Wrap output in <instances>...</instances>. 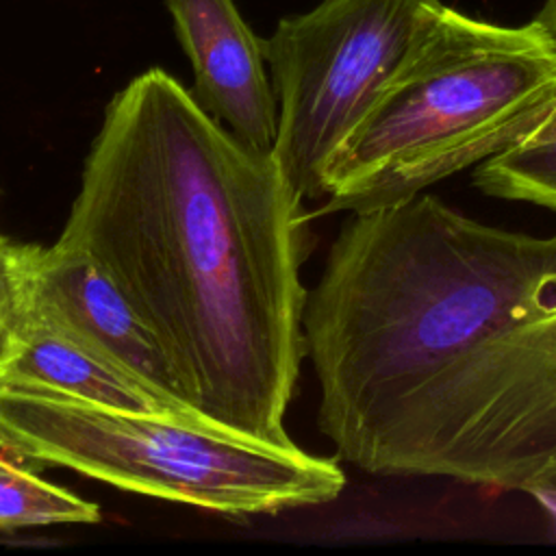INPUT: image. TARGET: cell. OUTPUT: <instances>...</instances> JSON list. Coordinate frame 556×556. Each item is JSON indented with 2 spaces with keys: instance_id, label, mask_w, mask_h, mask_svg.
Returning a JSON list of instances; mask_svg holds the SVG:
<instances>
[{
  "instance_id": "1",
  "label": "cell",
  "mask_w": 556,
  "mask_h": 556,
  "mask_svg": "<svg viewBox=\"0 0 556 556\" xmlns=\"http://www.w3.org/2000/svg\"><path fill=\"white\" fill-rule=\"evenodd\" d=\"M302 326L339 458L556 508V232L484 224L432 193L354 211Z\"/></svg>"
},
{
  "instance_id": "2",
  "label": "cell",
  "mask_w": 556,
  "mask_h": 556,
  "mask_svg": "<svg viewBox=\"0 0 556 556\" xmlns=\"http://www.w3.org/2000/svg\"><path fill=\"white\" fill-rule=\"evenodd\" d=\"M59 239L113 280L200 417L295 445L285 415L306 356L308 215L271 152L150 67L106 104Z\"/></svg>"
},
{
  "instance_id": "3",
  "label": "cell",
  "mask_w": 556,
  "mask_h": 556,
  "mask_svg": "<svg viewBox=\"0 0 556 556\" xmlns=\"http://www.w3.org/2000/svg\"><path fill=\"white\" fill-rule=\"evenodd\" d=\"M556 102V43L437 0L328 172L321 213L371 211L532 137Z\"/></svg>"
},
{
  "instance_id": "4",
  "label": "cell",
  "mask_w": 556,
  "mask_h": 556,
  "mask_svg": "<svg viewBox=\"0 0 556 556\" xmlns=\"http://www.w3.org/2000/svg\"><path fill=\"white\" fill-rule=\"evenodd\" d=\"M0 450L232 517L326 504L345 486L337 460L298 445H271L198 417L15 387H0Z\"/></svg>"
},
{
  "instance_id": "5",
  "label": "cell",
  "mask_w": 556,
  "mask_h": 556,
  "mask_svg": "<svg viewBox=\"0 0 556 556\" xmlns=\"http://www.w3.org/2000/svg\"><path fill=\"white\" fill-rule=\"evenodd\" d=\"M437 0H321L261 39L278 102L274 159L293 193L328 195V172Z\"/></svg>"
},
{
  "instance_id": "6",
  "label": "cell",
  "mask_w": 556,
  "mask_h": 556,
  "mask_svg": "<svg viewBox=\"0 0 556 556\" xmlns=\"http://www.w3.org/2000/svg\"><path fill=\"white\" fill-rule=\"evenodd\" d=\"M17 295L76 343L161 395L185 402L139 315L80 245L63 239L50 248L20 243Z\"/></svg>"
},
{
  "instance_id": "7",
  "label": "cell",
  "mask_w": 556,
  "mask_h": 556,
  "mask_svg": "<svg viewBox=\"0 0 556 556\" xmlns=\"http://www.w3.org/2000/svg\"><path fill=\"white\" fill-rule=\"evenodd\" d=\"M193 67L195 102L239 141L271 152L278 102L265 70L261 37L235 0H163Z\"/></svg>"
},
{
  "instance_id": "8",
  "label": "cell",
  "mask_w": 556,
  "mask_h": 556,
  "mask_svg": "<svg viewBox=\"0 0 556 556\" xmlns=\"http://www.w3.org/2000/svg\"><path fill=\"white\" fill-rule=\"evenodd\" d=\"M0 387L48 391L122 410L204 419L189 404L161 395L76 343L22 295L0 341Z\"/></svg>"
},
{
  "instance_id": "9",
  "label": "cell",
  "mask_w": 556,
  "mask_h": 556,
  "mask_svg": "<svg viewBox=\"0 0 556 556\" xmlns=\"http://www.w3.org/2000/svg\"><path fill=\"white\" fill-rule=\"evenodd\" d=\"M100 508L0 456V530L96 523Z\"/></svg>"
},
{
  "instance_id": "10",
  "label": "cell",
  "mask_w": 556,
  "mask_h": 556,
  "mask_svg": "<svg viewBox=\"0 0 556 556\" xmlns=\"http://www.w3.org/2000/svg\"><path fill=\"white\" fill-rule=\"evenodd\" d=\"M473 185L491 198L539 204L556 213V139L523 141L476 165Z\"/></svg>"
},
{
  "instance_id": "11",
  "label": "cell",
  "mask_w": 556,
  "mask_h": 556,
  "mask_svg": "<svg viewBox=\"0 0 556 556\" xmlns=\"http://www.w3.org/2000/svg\"><path fill=\"white\" fill-rule=\"evenodd\" d=\"M17 241L0 235V341L15 315L17 304Z\"/></svg>"
},
{
  "instance_id": "12",
  "label": "cell",
  "mask_w": 556,
  "mask_h": 556,
  "mask_svg": "<svg viewBox=\"0 0 556 556\" xmlns=\"http://www.w3.org/2000/svg\"><path fill=\"white\" fill-rule=\"evenodd\" d=\"M554 139H556V102L552 104L545 119L536 126L532 137L526 139V141H554Z\"/></svg>"
},
{
  "instance_id": "13",
  "label": "cell",
  "mask_w": 556,
  "mask_h": 556,
  "mask_svg": "<svg viewBox=\"0 0 556 556\" xmlns=\"http://www.w3.org/2000/svg\"><path fill=\"white\" fill-rule=\"evenodd\" d=\"M534 20L549 33L556 43V0H543Z\"/></svg>"
},
{
  "instance_id": "14",
  "label": "cell",
  "mask_w": 556,
  "mask_h": 556,
  "mask_svg": "<svg viewBox=\"0 0 556 556\" xmlns=\"http://www.w3.org/2000/svg\"><path fill=\"white\" fill-rule=\"evenodd\" d=\"M549 515H552V519H554V521H556V508H554V510H552V513H549Z\"/></svg>"
},
{
  "instance_id": "15",
  "label": "cell",
  "mask_w": 556,
  "mask_h": 556,
  "mask_svg": "<svg viewBox=\"0 0 556 556\" xmlns=\"http://www.w3.org/2000/svg\"><path fill=\"white\" fill-rule=\"evenodd\" d=\"M0 452H2V450H0ZM0 456H2V454H0Z\"/></svg>"
}]
</instances>
